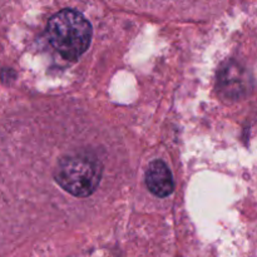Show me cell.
<instances>
[{
	"label": "cell",
	"mask_w": 257,
	"mask_h": 257,
	"mask_svg": "<svg viewBox=\"0 0 257 257\" xmlns=\"http://www.w3.org/2000/svg\"><path fill=\"white\" fill-rule=\"evenodd\" d=\"M103 165L89 152H75L57 162L54 180L57 185L74 197L85 198L97 190L103 177Z\"/></svg>",
	"instance_id": "7a4b0ae2"
},
{
	"label": "cell",
	"mask_w": 257,
	"mask_h": 257,
	"mask_svg": "<svg viewBox=\"0 0 257 257\" xmlns=\"http://www.w3.org/2000/svg\"><path fill=\"white\" fill-rule=\"evenodd\" d=\"M47 33L49 43L63 58L75 60L89 48L93 28L82 13L63 9L50 18Z\"/></svg>",
	"instance_id": "6da1fadb"
},
{
	"label": "cell",
	"mask_w": 257,
	"mask_h": 257,
	"mask_svg": "<svg viewBox=\"0 0 257 257\" xmlns=\"http://www.w3.org/2000/svg\"><path fill=\"white\" fill-rule=\"evenodd\" d=\"M146 185L152 195L166 198L175 191V180L168 166L162 160H155L146 171Z\"/></svg>",
	"instance_id": "3957f363"
}]
</instances>
